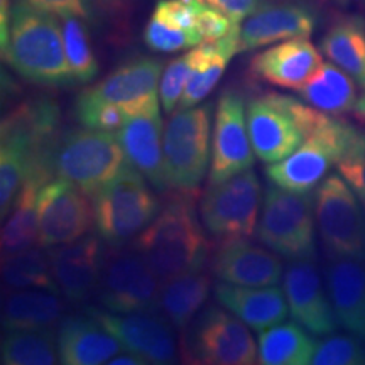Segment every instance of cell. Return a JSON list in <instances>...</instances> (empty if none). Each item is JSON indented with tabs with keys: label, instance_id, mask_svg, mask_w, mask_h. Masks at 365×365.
<instances>
[{
	"label": "cell",
	"instance_id": "1",
	"mask_svg": "<svg viewBox=\"0 0 365 365\" xmlns=\"http://www.w3.org/2000/svg\"><path fill=\"white\" fill-rule=\"evenodd\" d=\"M2 56L22 78L44 86H70L76 81L68 65L65 36L58 16L16 0Z\"/></svg>",
	"mask_w": 365,
	"mask_h": 365
},
{
	"label": "cell",
	"instance_id": "2",
	"mask_svg": "<svg viewBox=\"0 0 365 365\" xmlns=\"http://www.w3.org/2000/svg\"><path fill=\"white\" fill-rule=\"evenodd\" d=\"M203 228L193 202L175 198L135 237L134 249L143 254L161 282L202 271L210 250Z\"/></svg>",
	"mask_w": 365,
	"mask_h": 365
},
{
	"label": "cell",
	"instance_id": "3",
	"mask_svg": "<svg viewBox=\"0 0 365 365\" xmlns=\"http://www.w3.org/2000/svg\"><path fill=\"white\" fill-rule=\"evenodd\" d=\"M127 164L118 137L113 132L71 129L58 135L49 156L51 176L73 182L93 198Z\"/></svg>",
	"mask_w": 365,
	"mask_h": 365
},
{
	"label": "cell",
	"instance_id": "4",
	"mask_svg": "<svg viewBox=\"0 0 365 365\" xmlns=\"http://www.w3.org/2000/svg\"><path fill=\"white\" fill-rule=\"evenodd\" d=\"M95 228L105 244L124 247L158 217L159 200L129 163L93 196Z\"/></svg>",
	"mask_w": 365,
	"mask_h": 365
},
{
	"label": "cell",
	"instance_id": "5",
	"mask_svg": "<svg viewBox=\"0 0 365 365\" xmlns=\"http://www.w3.org/2000/svg\"><path fill=\"white\" fill-rule=\"evenodd\" d=\"M314 195L296 193L269 181L255 235L281 257L317 259Z\"/></svg>",
	"mask_w": 365,
	"mask_h": 365
},
{
	"label": "cell",
	"instance_id": "6",
	"mask_svg": "<svg viewBox=\"0 0 365 365\" xmlns=\"http://www.w3.org/2000/svg\"><path fill=\"white\" fill-rule=\"evenodd\" d=\"M181 333V355L186 364H257V345L250 328L222 304L205 308Z\"/></svg>",
	"mask_w": 365,
	"mask_h": 365
},
{
	"label": "cell",
	"instance_id": "7",
	"mask_svg": "<svg viewBox=\"0 0 365 365\" xmlns=\"http://www.w3.org/2000/svg\"><path fill=\"white\" fill-rule=\"evenodd\" d=\"M212 103L178 108L164 127V168L170 188L191 193L207 175L212 144Z\"/></svg>",
	"mask_w": 365,
	"mask_h": 365
},
{
	"label": "cell",
	"instance_id": "8",
	"mask_svg": "<svg viewBox=\"0 0 365 365\" xmlns=\"http://www.w3.org/2000/svg\"><path fill=\"white\" fill-rule=\"evenodd\" d=\"M359 129L341 118L327 115L291 156L269 164L267 180L281 188L309 193L339 164Z\"/></svg>",
	"mask_w": 365,
	"mask_h": 365
},
{
	"label": "cell",
	"instance_id": "9",
	"mask_svg": "<svg viewBox=\"0 0 365 365\" xmlns=\"http://www.w3.org/2000/svg\"><path fill=\"white\" fill-rule=\"evenodd\" d=\"M262 186L252 168L222 182H210L200 202L205 230L218 240L247 239L257 228Z\"/></svg>",
	"mask_w": 365,
	"mask_h": 365
},
{
	"label": "cell",
	"instance_id": "10",
	"mask_svg": "<svg viewBox=\"0 0 365 365\" xmlns=\"http://www.w3.org/2000/svg\"><path fill=\"white\" fill-rule=\"evenodd\" d=\"M318 234L331 257L365 261V210L341 175H328L314 191Z\"/></svg>",
	"mask_w": 365,
	"mask_h": 365
},
{
	"label": "cell",
	"instance_id": "11",
	"mask_svg": "<svg viewBox=\"0 0 365 365\" xmlns=\"http://www.w3.org/2000/svg\"><path fill=\"white\" fill-rule=\"evenodd\" d=\"M161 279L135 249L107 254L97 287L100 307L115 313L158 312Z\"/></svg>",
	"mask_w": 365,
	"mask_h": 365
},
{
	"label": "cell",
	"instance_id": "12",
	"mask_svg": "<svg viewBox=\"0 0 365 365\" xmlns=\"http://www.w3.org/2000/svg\"><path fill=\"white\" fill-rule=\"evenodd\" d=\"M95 220L90 196L73 182L54 178L41 188L38 196L39 245L70 244L88 234Z\"/></svg>",
	"mask_w": 365,
	"mask_h": 365
},
{
	"label": "cell",
	"instance_id": "13",
	"mask_svg": "<svg viewBox=\"0 0 365 365\" xmlns=\"http://www.w3.org/2000/svg\"><path fill=\"white\" fill-rule=\"evenodd\" d=\"M247 112L239 91L227 90L218 100L212 137L210 182H222L254 164Z\"/></svg>",
	"mask_w": 365,
	"mask_h": 365
},
{
	"label": "cell",
	"instance_id": "14",
	"mask_svg": "<svg viewBox=\"0 0 365 365\" xmlns=\"http://www.w3.org/2000/svg\"><path fill=\"white\" fill-rule=\"evenodd\" d=\"M245 112L254 154L262 163L282 161L307 139L291 112L287 95L267 93L249 100Z\"/></svg>",
	"mask_w": 365,
	"mask_h": 365
},
{
	"label": "cell",
	"instance_id": "15",
	"mask_svg": "<svg viewBox=\"0 0 365 365\" xmlns=\"http://www.w3.org/2000/svg\"><path fill=\"white\" fill-rule=\"evenodd\" d=\"M86 313L120 341L122 349L139 355L145 364L166 365L176 359V341L173 325L159 312L115 313L88 307Z\"/></svg>",
	"mask_w": 365,
	"mask_h": 365
},
{
	"label": "cell",
	"instance_id": "16",
	"mask_svg": "<svg viewBox=\"0 0 365 365\" xmlns=\"http://www.w3.org/2000/svg\"><path fill=\"white\" fill-rule=\"evenodd\" d=\"M317 259H296L291 261L282 276V289L286 293L291 317L312 335H331L339 328V318L323 289Z\"/></svg>",
	"mask_w": 365,
	"mask_h": 365
},
{
	"label": "cell",
	"instance_id": "17",
	"mask_svg": "<svg viewBox=\"0 0 365 365\" xmlns=\"http://www.w3.org/2000/svg\"><path fill=\"white\" fill-rule=\"evenodd\" d=\"M97 234H85L70 244L46 247L59 291L71 303H83L97 293L107 254Z\"/></svg>",
	"mask_w": 365,
	"mask_h": 365
},
{
	"label": "cell",
	"instance_id": "18",
	"mask_svg": "<svg viewBox=\"0 0 365 365\" xmlns=\"http://www.w3.org/2000/svg\"><path fill=\"white\" fill-rule=\"evenodd\" d=\"M163 71V63L159 59L135 58L81 93L102 102L120 105L127 115H134L161 103L159 83Z\"/></svg>",
	"mask_w": 365,
	"mask_h": 365
},
{
	"label": "cell",
	"instance_id": "19",
	"mask_svg": "<svg viewBox=\"0 0 365 365\" xmlns=\"http://www.w3.org/2000/svg\"><path fill=\"white\" fill-rule=\"evenodd\" d=\"M117 137L124 148L127 163L143 173L154 190L164 193L170 188L164 168V125L159 103L127 117L124 125L117 130Z\"/></svg>",
	"mask_w": 365,
	"mask_h": 365
},
{
	"label": "cell",
	"instance_id": "20",
	"mask_svg": "<svg viewBox=\"0 0 365 365\" xmlns=\"http://www.w3.org/2000/svg\"><path fill=\"white\" fill-rule=\"evenodd\" d=\"M322 65V54L312 41L294 38L259 53L250 63V71L269 85L298 91Z\"/></svg>",
	"mask_w": 365,
	"mask_h": 365
},
{
	"label": "cell",
	"instance_id": "21",
	"mask_svg": "<svg viewBox=\"0 0 365 365\" xmlns=\"http://www.w3.org/2000/svg\"><path fill=\"white\" fill-rule=\"evenodd\" d=\"M213 272L230 284L255 287L276 286L284 276L277 254L247 239L227 240L213 259Z\"/></svg>",
	"mask_w": 365,
	"mask_h": 365
},
{
	"label": "cell",
	"instance_id": "22",
	"mask_svg": "<svg viewBox=\"0 0 365 365\" xmlns=\"http://www.w3.org/2000/svg\"><path fill=\"white\" fill-rule=\"evenodd\" d=\"M317 17L308 7L281 4L261 6L240 24L239 53H247L281 41L309 38Z\"/></svg>",
	"mask_w": 365,
	"mask_h": 365
},
{
	"label": "cell",
	"instance_id": "23",
	"mask_svg": "<svg viewBox=\"0 0 365 365\" xmlns=\"http://www.w3.org/2000/svg\"><path fill=\"white\" fill-rule=\"evenodd\" d=\"M215 298L223 308L239 317L250 330L261 333L286 322L289 313L284 289L279 286H240L218 281Z\"/></svg>",
	"mask_w": 365,
	"mask_h": 365
},
{
	"label": "cell",
	"instance_id": "24",
	"mask_svg": "<svg viewBox=\"0 0 365 365\" xmlns=\"http://www.w3.org/2000/svg\"><path fill=\"white\" fill-rule=\"evenodd\" d=\"M122 345L97 318L70 317L59 323L58 354L65 365L108 364L120 352Z\"/></svg>",
	"mask_w": 365,
	"mask_h": 365
},
{
	"label": "cell",
	"instance_id": "25",
	"mask_svg": "<svg viewBox=\"0 0 365 365\" xmlns=\"http://www.w3.org/2000/svg\"><path fill=\"white\" fill-rule=\"evenodd\" d=\"M327 291L339 323L365 340V261L331 257L325 269Z\"/></svg>",
	"mask_w": 365,
	"mask_h": 365
},
{
	"label": "cell",
	"instance_id": "26",
	"mask_svg": "<svg viewBox=\"0 0 365 365\" xmlns=\"http://www.w3.org/2000/svg\"><path fill=\"white\" fill-rule=\"evenodd\" d=\"M65 301L46 289H11L2 299V330H51L61 322Z\"/></svg>",
	"mask_w": 365,
	"mask_h": 365
},
{
	"label": "cell",
	"instance_id": "27",
	"mask_svg": "<svg viewBox=\"0 0 365 365\" xmlns=\"http://www.w3.org/2000/svg\"><path fill=\"white\" fill-rule=\"evenodd\" d=\"M212 279L208 274L193 271L161 282L158 312L176 330H185L210 298Z\"/></svg>",
	"mask_w": 365,
	"mask_h": 365
},
{
	"label": "cell",
	"instance_id": "28",
	"mask_svg": "<svg viewBox=\"0 0 365 365\" xmlns=\"http://www.w3.org/2000/svg\"><path fill=\"white\" fill-rule=\"evenodd\" d=\"M304 102L328 115L352 112L359 102L357 81L335 63H323L298 90Z\"/></svg>",
	"mask_w": 365,
	"mask_h": 365
},
{
	"label": "cell",
	"instance_id": "29",
	"mask_svg": "<svg viewBox=\"0 0 365 365\" xmlns=\"http://www.w3.org/2000/svg\"><path fill=\"white\" fill-rule=\"evenodd\" d=\"M307 331L298 322H282L261 331L257 339V364H312L318 341Z\"/></svg>",
	"mask_w": 365,
	"mask_h": 365
},
{
	"label": "cell",
	"instance_id": "30",
	"mask_svg": "<svg viewBox=\"0 0 365 365\" xmlns=\"http://www.w3.org/2000/svg\"><path fill=\"white\" fill-rule=\"evenodd\" d=\"M322 51L365 90V19L341 17L322 39Z\"/></svg>",
	"mask_w": 365,
	"mask_h": 365
},
{
	"label": "cell",
	"instance_id": "31",
	"mask_svg": "<svg viewBox=\"0 0 365 365\" xmlns=\"http://www.w3.org/2000/svg\"><path fill=\"white\" fill-rule=\"evenodd\" d=\"M46 185L43 178L31 175L17 195L7 222L2 227V254H14L39 244L38 196Z\"/></svg>",
	"mask_w": 365,
	"mask_h": 365
},
{
	"label": "cell",
	"instance_id": "32",
	"mask_svg": "<svg viewBox=\"0 0 365 365\" xmlns=\"http://www.w3.org/2000/svg\"><path fill=\"white\" fill-rule=\"evenodd\" d=\"M2 282L9 289H46L61 293L54 279L49 252L43 245L2 254Z\"/></svg>",
	"mask_w": 365,
	"mask_h": 365
},
{
	"label": "cell",
	"instance_id": "33",
	"mask_svg": "<svg viewBox=\"0 0 365 365\" xmlns=\"http://www.w3.org/2000/svg\"><path fill=\"white\" fill-rule=\"evenodd\" d=\"M4 365H54L59 362L58 336L51 330L4 331L0 344Z\"/></svg>",
	"mask_w": 365,
	"mask_h": 365
},
{
	"label": "cell",
	"instance_id": "34",
	"mask_svg": "<svg viewBox=\"0 0 365 365\" xmlns=\"http://www.w3.org/2000/svg\"><path fill=\"white\" fill-rule=\"evenodd\" d=\"M85 22L80 17H61L68 65L76 83H88L98 75V61L91 49Z\"/></svg>",
	"mask_w": 365,
	"mask_h": 365
},
{
	"label": "cell",
	"instance_id": "35",
	"mask_svg": "<svg viewBox=\"0 0 365 365\" xmlns=\"http://www.w3.org/2000/svg\"><path fill=\"white\" fill-rule=\"evenodd\" d=\"M205 53H207V48L203 43L196 48H191V51L182 56L173 59L170 65L164 68L161 83H159V97H161L163 110L166 113H173L178 108L182 91L196 68L202 63Z\"/></svg>",
	"mask_w": 365,
	"mask_h": 365
},
{
	"label": "cell",
	"instance_id": "36",
	"mask_svg": "<svg viewBox=\"0 0 365 365\" xmlns=\"http://www.w3.org/2000/svg\"><path fill=\"white\" fill-rule=\"evenodd\" d=\"M144 43L153 51L175 53L181 51V49L196 48V46L203 44V39L198 31L180 29V27L171 26L170 22L163 21L161 17L153 14L145 24Z\"/></svg>",
	"mask_w": 365,
	"mask_h": 365
},
{
	"label": "cell",
	"instance_id": "37",
	"mask_svg": "<svg viewBox=\"0 0 365 365\" xmlns=\"http://www.w3.org/2000/svg\"><path fill=\"white\" fill-rule=\"evenodd\" d=\"M75 112L76 118L83 127L107 132L120 129L129 117L120 105L85 97L83 93H80L76 98Z\"/></svg>",
	"mask_w": 365,
	"mask_h": 365
},
{
	"label": "cell",
	"instance_id": "38",
	"mask_svg": "<svg viewBox=\"0 0 365 365\" xmlns=\"http://www.w3.org/2000/svg\"><path fill=\"white\" fill-rule=\"evenodd\" d=\"M314 365H365V346L350 335H330L318 341Z\"/></svg>",
	"mask_w": 365,
	"mask_h": 365
},
{
	"label": "cell",
	"instance_id": "39",
	"mask_svg": "<svg viewBox=\"0 0 365 365\" xmlns=\"http://www.w3.org/2000/svg\"><path fill=\"white\" fill-rule=\"evenodd\" d=\"M336 168L365 210V132L359 130L355 134L352 144L345 150Z\"/></svg>",
	"mask_w": 365,
	"mask_h": 365
},
{
	"label": "cell",
	"instance_id": "40",
	"mask_svg": "<svg viewBox=\"0 0 365 365\" xmlns=\"http://www.w3.org/2000/svg\"><path fill=\"white\" fill-rule=\"evenodd\" d=\"M239 26L240 24H235L230 17H227L215 7H210L202 2L196 6V31L202 36L203 43H213V41L227 38Z\"/></svg>",
	"mask_w": 365,
	"mask_h": 365
},
{
	"label": "cell",
	"instance_id": "41",
	"mask_svg": "<svg viewBox=\"0 0 365 365\" xmlns=\"http://www.w3.org/2000/svg\"><path fill=\"white\" fill-rule=\"evenodd\" d=\"M196 6L198 2L190 4L182 2V0H159L153 14L180 29L196 31Z\"/></svg>",
	"mask_w": 365,
	"mask_h": 365
},
{
	"label": "cell",
	"instance_id": "42",
	"mask_svg": "<svg viewBox=\"0 0 365 365\" xmlns=\"http://www.w3.org/2000/svg\"><path fill=\"white\" fill-rule=\"evenodd\" d=\"M43 11L56 14L58 17H80L83 21H95V7L91 0H27Z\"/></svg>",
	"mask_w": 365,
	"mask_h": 365
},
{
	"label": "cell",
	"instance_id": "43",
	"mask_svg": "<svg viewBox=\"0 0 365 365\" xmlns=\"http://www.w3.org/2000/svg\"><path fill=\"white\" fill-rule=\"evenodd\" d=\"M203 4L218 9L235 24H242L250 14L261 7V0H203Z\"/></svg>",
	"mask_w": 365,
	"mask_h": 365
},
{
	"label": "cell",
	"instance_id": "44",
	"mask_svg": "<svg viewBox=\"0 0 365 365\" xmlns=\"http://www.w3.org/2000/svg\"><path fill=\"white\" fill-rule=\"evenodd\" d=\"M11 12L12 7L9 0H0V44H7L9 38V26H11Z\"/></svg>",
	"mask_w": 365,
	"mask_h": 365
},
{
	"label": "cell",
	"instance_id": "45",
	"mask_svg": "<svg viewBox=\"0 0 365 365\" xmlns=\"http://www.w3.org/2000/svg\"><path fill=\"white\" fill-rule=\"evenodd\" d=\"M110 365H145V360L140 359L139 355L125 350V354H117L115 357H112Z\"/></svg>",
	"mask_w": 365,
	"mask_h": 365
},
{
	"label": "cell",
	"instance_id": "46",
	"mask_svg": "<svg viewBox=\"0 0 365 365\" xmlns=\"http://www.w3.org/2000/svg\"><path fill=\"white\" fill-rule=\"evenodd\" d=\"M354 112H355V115H357L359 118H362V120L365 122V93L362 95V97H359V102H357V105H355Z\"/></svg>",
	"mask_w": 365,
	"mask_h": 365
},
{
	"label": "cell",
	"instance_id": "47",
	"mask_svg": "<svg viewBox=\"0 0 365 365\" xmlns=\"http://www.w3.org/2000/svg\"><path fill=\"white\" fill-rule=\"evenodd\" d=\"M182 2H190V4L191 2H202L203 4V0H182Z\"/></svg>",
	"mask_w": 365,
	"mask_h": 365
}]
</instances>
